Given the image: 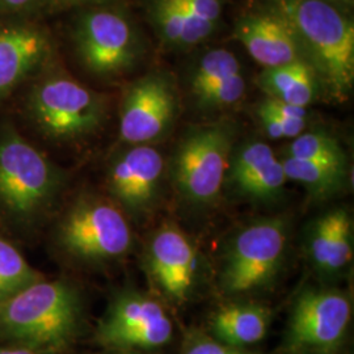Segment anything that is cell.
I'll return each instance as SVG.
<instances>
[{"instance_id": "12", "label": "cell", "mask_w": 354, "mask_h": 354, "mask_svg": "<svg viewBox=\"0 0 354 354\" xmlns=\"http://www.w3.org/2000/svg\"><path fill=\"white\" fill-rule=\"evenodd\" d=\"M286 181L281 158L266 142L250 140L231 152L225 184L243 198L273 203L283 193Z\"/></svg>"}, {"instance_id": "6", "label": "cell", "mask_w": 354, "mask_h": 354, "mask_svg": "<svg viewBox=\"0 0 354 354\" xmlns=\"http://www.w3.org/2000/svg\"><path fill=\"white\" fill-rule=\"evenodd\" d=\"M288 241L289 226L283 218H266L241 228L223 259V290L245 294L270 283L283 263Z\"/></svg>"}, {"instance_id": "23", "label": "cell", "mask_w": 354, "mask_h": 354, "mask_svg": "<svg viewBox=\"0 0 354 354\" xmlns=\"http://www.w3.org/2000/svg\"><path fill=\"white\" fill-rule=\"evenodd\" d=\"M282 156L328 160V162H348L346 153L342 143L330 134L323 131L302 133L292 138L290 143L282 150Z\"/></svg>"}, {"instance_id": "24", "label": "cell", "mask_w": 354, "mask_h": 354, "mask_svg": "<svg viewBox=\"0 0 354 354\" xmlns=\"http://www.w3.org/2000/svg\"><path fill=\"white\" fill-rule=\"evenodd\" d=\"M189 23L197 45L210 37L221 23L226 0H171Z\"/></svg>"}, {"instance_id": "2", "label": "cell", "mask_w": 354, "mask_h": 354, "mask_svg": "<svg viewBox=\"0 0 354 354\" xmlns=\"http://www.w3.org/2000/svg\"><path fill=\"white\" fill-rule=\"evenodd\" d=\"M79 323L77 292L61 281H37L0 302V335L37 352L64 349Z\"/></svg>"}, {"instance_id": "20", "label": "cell", "mask_w": 354, "mask_h": 354, "mask_svg": "<svg viewBox=\"0 0 354 354\" xmlns=\"http://www.w3.org/2000/svg\"><path fill=\"white\" fill-rule=\"evenodd\" d=\"M270 323V314L257 304H230L216 311L213 332L218 342L243 348L261 342Z\"/></svg>"}, {"instance_id": "11", "label": "cell", "mask_w": 354, "mask_h": 354, "mask_svg": "<svg viewBox=\"0 0 354 354\" xmlns=\"http://www.w3.org/2000/svg\"><path fill=\"white\" fill-rule=\"evenodd\" d=\"M165 172V158L158 149L151 145L130 146L111 165L108 188L127 213L142 216L156 203Z\"/></svg>"}, {"instance_id": "25", "label": "cell", "mask_w": 354, "mask_h": 354, "mask_svg": "<svg viewBox=\"0 0 354 354\" xmlns=\"http://www.w3.org/2000/svg\"><path fill=\"white\" fill-rule=\"evenodd\" d=\"M256 115L263 131L272 140H292L304 133L308 120H294L281 114L269 112L264 108H256Z\"/></svg>"}, {"instance_id": "26", "label": "cell", "mask_w": 354, "mask_h": 354, "mask_svg": "<svg viewBox=\"0 0 354 354\" xmlns=\"http://www.w3.org/2000/svg\"><path fill=\"white\" fill-rule=\"evenodd\" d=\"M183 354H256L243 351L241 348L215 342L207 337H198L188 344Z\"/></svg>"}, {"instance_id": "19", "label": "cell", "mask_w": 354, "mask_h": 354, "mask_svg": "<svg viewBox=\"0 0 354 354\" xmlns=\"http://www.w3.org/2000/svg\"><path fill=\"white\" fill-rule=\"evenodd\" d=\"M169 320L165 308L146 295L127 292L117 297L97 329V339L109 345L114 337L133 329L150 327Z\"/></svg>"}, {"instance_id": "21", "label": "cell", "mask_w": 354, "mask_h": 354, "mask_svg": "<svg viewBox=\"0 0 354 354\" xmlns=\"http://www.w3.org/2000/svg\"><path fill=\"white\" fill-rule=\"evenodd\" d=\"M288 180L301 184L317 201L340 193L348 180V162L311 160L281 156Z\"/></svg>"}, {"instance_id": "15", "label": "cell", "mask_w": 354, "mask_h": 354, "mask_svg": "<svg viewBox=\"0 0 354 354\" xmlns=\"http://www.w3.org/2000/svg\"><path fill=\"white\" fill-rule=\"evenodd\" d=\"M234 36L263 68L304 61L290 26L274 7L241 16Z\"/></svg>"}, {"instance_id": "27", "label": "cell", "mask_w": 354, "mask_h": 354, "mask_svg": "<svg viewBox=\"0 0 354 354\" xmlns=\"http://www.w3.org/2000/svg\"><path fill=\"white\" fill-rule=\"evenodd\" d=\"M259 106L264 108L269 112L285 115L288 118H294V120H308V109L307 108H301L290 105L286 102H279L276 99L266 97L263 102L259 104Z\"/></svg>"}, {"instance_id": "8", "label": "cell", "mask_w": 354, "mask_h": 354, "mask_svg": "<svg viewBox=\"0 0 354 354\" xmlns=\"http://www.w3.org/2000/svg\"><path fill=\"white\" fill-rule=\"evenodd\" d=\"M59 241L75 257L100 261L124 256L133 235L121 209L102 198H84L64 216Z\"/></svg>"}, {"instance_id": "29", "label": "cell", "mask_w": 354, "mask_h": 354, "mask_svg": "<svg viewBox=\"0 0 354 354\" xmlns=\"http://www.w3.org/2000/svg\"><path fill=\"white\" fill-rule=\"evenodd\" d=\"M0 354H41L37 351L29 348H0Z\"/></svg>"}, {"instance_id": "17", "label": "cell", "mask_w": 354, "mask_h": 354, "mask_svg": "<svg viewBox=\"0 0 354 354\" xmlns=\"http://www.w3.org/2000/svg\"><path fill=\"white\" fill-rule=\"evenodd\" d=\"M308 253L313 264L327 274L337 273L353 259V222L345 209L319 216L308 232Z\"/></svg>"}, {"instance_id": "22", "label": "cell", "mask_w": 354, "mask_h": 354, "mask_svg": "<svg viewBox=\"0 0 354 354\" xmlns=\"http://www.w3.org/2000/svg\"><path fill=\"white\" fill-rule=\"evenodd\" d=\"M39 281V276L26 263L12 244L0 239V302Z\"/></svg>"}, {"instance_id": "18", "label": "cell", "mask_w": 354, "mask_h": 354, "mask_svg": "<svg viewBox=\"0 0 354 354\" xmlns=\"http://www.w3.org/2000/svg\"><path fill=\"white\" fill-rule=\"evenodd\" d=\"M257 84L266 97L307 109L315 102L320 88L315 71L306 61L263 68Z\"/></svg>"}, {"instance_id": "28", "label": "cell", "mask_w": 354, "mask_h": 354, "mask_svg": "<svg viewBox=\"0 0 354 354\" xmlns=\"http://www.w3.org/2000/svg\"><path fill=\"white\" fill-rule=\"evenodd\" d=\"M45 0H0V7L6 11L20 12V11H26V10L38 7Z\"/></svg>"}, {"instance_id": "1", "label": "cell", "mask_w": 354, "mask_h": 354, "mask_svg": "<svg viewBox=\"0 0 354 354\" xmlns=\"http://www.w3.org/2000/svg\"><path fill=\"white\" fill-rule=\"evenodd\" d=\"M290 26L320 88L345 102L354 84L353 21L330 0H273Z\"/></svg>"}, {"instance_id": "3", "label": "cell", "mask_w": 354, "mask_h": 354, "mask_svg": "<svg viewBox=\"0 0 354 354\" xmlns=\"http://www.w3.org/2000/svg\"><path fill=\"white\" fill-rule=\"evenodd\" d=\"M234 140L235 129L223 122L187 130L172 158L174 184L185 201L203 206L219 197Z\"/></svg>"}, {"instance_id": "14", "label": "cell", "mask_w": 354, "mask_h": 354, "mask_svg": "<svg viewBox=\"0 0 354 354\" xmlns=\"http://www.w3.org/2000/svg\"><path fill=\"white\" fill-rule=\"evenodd\" d=\"M198 256L189 238L175 225H165L147 247L152 277L171 299L183 302L193 286Z\"/></svg>"}, {"instance_id": "10", "label": "cell", "mask_w": 354, "mask_h": 354, "mask_svg": "<svg viewBox=\"0 0 354 354\" xmlns=\"http://www.w3.org/2000/svg\"><path fill=\"white\" fill-rule=\"evenodd\" d=\"M351 317L352 306L342 292L307 289L291 311L289 345L295 351H330L342 342Z\"/></svg>"}, {"instance_id": "32", "label": "cell", "mask_w": 354, "mask_h": 354, "mask_svg": "<svg viewBox=\"0 0 354 354\" xmlns=\"http://www.w3.org/2000/svg\"><path fill=\"white\" fill-rule=\"evenodd\" d=\"M117 354H136V353H127V352H125V353H117Z\"/></svg>"}, {"instance_id": "4", "label": "cell", "mask_w": 354, "mask_h": 354, "mask_svg": "<svg viewBox=\"0 0 354 354\" xmlns=\"http://www.w3.org/2000/svg\"><path fill=\"white\" fill-rule=\"evenodd\" d=\"M62 175L13 127L0 129V203L19 218L37 214L61 187Z\"/></svg>"}, {"instance_id": "13", "label": "cell", "mask_w": 354, "mask_h": 354, "mask_svg": "<svg viewBox=\"0 0 354 354\" xmlns=\"http://www.w3.org/2000/svg\"><path fill=\"white\" fill-rule=\"evenodd\" d=\"M189 89L203 111H223L236 106L247 92V79L241 62L232 51H206L194 64Z\"/></svg>"}, {"instance_id": "31", "label": "cell", "mask_w": 354, "mask_h": 354, "mask_svg": "<svg viewBox=\"0 0 354 354\" xmlns=\"http://www.w3.org/2000/svg\"><path fill=\"white\" fill-rule=\"evenodd\" d=\"M330 1H333V3H339L340 0H330Z\"/></svg>"}, {"instance_id": "5", "label": "cell", "mask_w": 354, "mask_h": 354, "mask_svg": "<svg viewBox=\"0 0 354 354\" xmlns=\"http://www.w3.org/2000/svg\"><path fill=\"white\" fill-rule=\"evenodd\" d=\"M28 109L37 127L55 140L88 137L106 118L102 95L66 75L49 76L37 83L29 95Z\"/></svg>"}, {"instance_id": "30", "label": "cell", "mask_w": 354, "mask_h": 354, "mask_svg": "<svg viewBox=\"0 0 354 354\" xmlns=\"http://www.w3.org/2000/svg\"><path fill=\"white\" fill-rule=\"evenodd\" d=\"M68 1H91V0H68Z\"/></svg>"}, {"instance_id": "9", "label": "cell", "mask_w": 354, "mask_h": 354, "mask_svg": "<svg viewBox=\"0 0 354 354\" xmlns=\"http://www.w3.org/2000/svg\"><path fill=\"white\" fill-rule=\"evenodd\" d=\"M178 95L172 76L151 73L131 83L124 95L120 137L129 146L162 140L176 121Z\"/></svg>"}, {"instance_id": "7", "label": "cell", "mask_w": 354, "mask_h": 354, "mask_svg": "<svg viewBox=\"0 0 354 354\" xmlns=\"http://www.w3.org/2000/svg\"><path fill=\"white\" fill-rule=\"evenodd\" d=\"M73 38L80 64L102 77L127 74L143 55V44L134 23L117 10L95 8L82 13Z\"/></svg>"}, {"instance_id": "16", "label": "cell", "mask_w": 354, "mask_h": 354, "mask_svg": "<svg viewBox=\"0 0 354 354\" xmlns=\"http://www.w3.org/2000/svg\"><path fill=\"white\" fill-rule=\"evenodd\" d=\"M50 50V39L37 26H0V100L35 73Z\"/></svg>"}]
</instances>
